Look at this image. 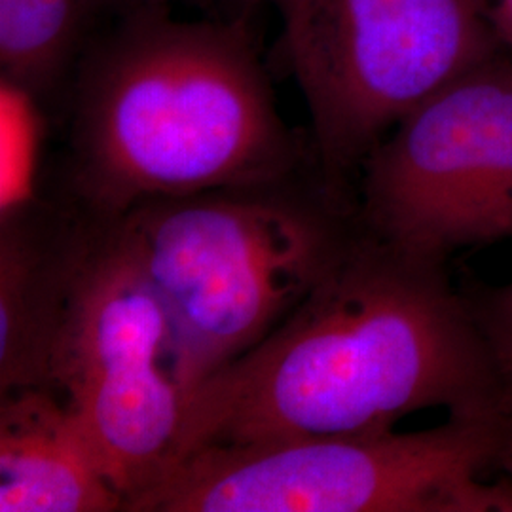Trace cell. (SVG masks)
Returning <instances> with one entry per match:
<instances>
[{"label": "cell", "mask_w": 512, "mask_h": 512, "mask_svg": "<svg viewBox=\"0 0 512 512\" xmlns=\"http://www.w3.org/2000/svg\"><path fill=\"white\" fill-rule=\"evenodd\" d=\"M448 264L363 224L281 325L192 389L167 467L209 446L384 433L425 408L512 421V378Z\"/></svg>", "instance_id": "cell-1"}, {"label": "cell", "mask_w": 512, "mask_h": 512, "mask_svg": "<svg viewBox=\"0 0 512 512\" xmlns=\"http://www.w3.org/2000/svg\"><path fill=\"white\" fill-rule=\"evenodd\" d=\"M65 190L118 219L137 203L272 181L317 162L281 118L251 19L118 16L67 93Z\"/></svg>", "instance_id": "cell-2"}, {"label": "cell", "mask_w": 512, "mask_h": 512, "mask_svg": "<svg viewBox=\"0 0 512 512\" xmlns=\"http://www.w3.org/2000/svg\"><path fill=\"white\" fill-rule=\"evenodd\" d=\"M116 222L173 319L194 387L281 325L363 230L357 190L319 162L152 198Z\"/></svg>", "instance_id": "cell-3"}, {"label": "cell", "mask_w": 512, "mask_h": 512, "mask_svg": "<svg viewBox=\"0 0 512 512\" xmlns=\"http://www.w3.org/2000/svg\"><path fill=\"white\" fill-rule=\"evenodd\" d=\"M126 512H512V421L209 446Z\"/></svg>", "instance_id": "cell-4"}, {"label": "cell", "mask_w": 512, "mask_h": 512, "mask_svg": "<svg viewBox=\"0 0 512 512\" xmlns=\"http://www.w3.org/2000/svg\"><path fill=\"white\" fill-rule=\"evenodd\" d=\"M275 57L311 118L323 173L342 188L368 154L431 95L507 52L473 0H274Z\"/></svg>", "instance_id": "cell-5"}, {"label": "cell", "mask_w": 512, "mask_h": 512, "mask_svg": "<svg viewBox=\"0 0 512 512\" xmlns=\"http://www.w3.org/2000/svg\"><path fill=\"white\" fill-rule=\"evenodd\" d=\"M88 215L52 389L84 425L126 511L171 461L194 384L173 319L118 222Z\"/></svg>", "instance_id": "cell-6"}, {"label": "cell", "mask_w": 512, "mask_h": 512, "mask_svg": "<svg viewBox=\"0 0 512 512\" xmlns=\"http://www.w3.org/2000/svg\"><path fill=\"white\" fill-rule=\"evenodd\" d=\"M366 230L450 262L512 239V52H501L423 101L359 171Z\"/></svg>", "instance_id": "cell-7"}, {"label": "cell", "mask_w": 512, "mask_h": 512, "mask_svg": "<svg viewBox=\"0 0 512 512\" xmlns=\"http://www.w3.org/2000/svg\"><path fill=\"white\" fill-rule=\"evenodd\" d=\"M76 203L27 200L0 224V395L52 389L55 353L88 226Z\"/></svg>", "instance_id": "cell-8"}, {"label": "cell", "mask_w": 512, "mask_h": 512, "mask_svg": "<svg viewBox=\"0 0 512 512\" xmlns=\"http://www.w3.org/2000/svg\"><path fill=\"white\" fill-rule=\"evenodd\" d=\"M0 397V512L124 511V495L59 393L27 387Z\"/></svg>", "instance_id": "cell-9"}, {"label": "cell", "mask_w": 512, "mask_h": 512, "mask_svg": "<svg viewBox=\"0 0 512 512\" xmlns=\"http://www.w3.org/2000/svg\"><path fill=\"white\" fill-rule=\"evenodd\" d=\"M99 16L95 0H0L2 84L37 107L65 101Z\"/></svg>", "instance_id": "cell-10"}, {"label": "cell", "mask_w": 512, "mask_h": 512, "mask_svg": "<svg viewBox=\"0 0 512 512\" xmlns=\"http://www.w3.org/2000/svg\"><path fill=\"white\" fill-rule=\"evenodd\" d=\"M461 291L499 363L512 378V281L494 287L469 279L461 283Z\"/></svg>", "instance_id": "cell-11"}, {"label": "cell", "mask_w": 512, "mask_h": 512, "mask_svg": "<svg viewBox=\"0 0 512 512\" xmlns=\"http://www.w3.org/2000/svg\"><path fill=\"white\" fill-rule=\"evenodd\" d=\"M101 16L112 14L114 18L139 12V10H160L175 4H188L196 6L213 14V18H253L256 12L253 0H95Z\"/></svg>", "instance_id": "cell-12"}, {"label": "cell", "mask_w": 512, "mask_h": 512, "mask_svg": "<svg viewBox=\"0 0 512 512\" xmlns=\"http://www.w3.org/2000/svg\"><path fill=\"white\" fill-rule=\"evenodd\" d=\"M495 40L512 52V0H473Z\"/></svg>", "instance_id": "cell-13"}, {"label": "cell", "mask_w": 512, "mask_h": 512, "mask_svg": "<svg viewBox=\"0 0 512 512\" xmlns=\"http://www.w3.org/2000/svg\"><path fill=\"white\" fill-rule=\"evenodd\" d=\"M253 4H255L256 10H258V8L264 6V4H274V0H253Z\"/></svg>", "instance_id": "cell-14"}]
</instances>
